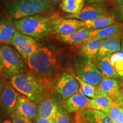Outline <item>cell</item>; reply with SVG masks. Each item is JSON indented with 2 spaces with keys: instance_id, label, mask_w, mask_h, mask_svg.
Wrapping results in <instances>:
<instances>
[{
  "instance_id": "cell-3",
  "label": "cell",
  "mask_w": 123,
  "mask_h": 123,
  "mask_svg": "<svg viewBox=\"0 0 123 123\" xmlns=\"http://www.w3.org/2000/svg\"><path fill=\"white\" fill-rule=\"evenodd\" d=\"M26 61L33 74L42 81V79L53 73L56 64V55L48 47L40 46Z\"/></svg>"
},
{
  "instance_id": "cell-31",
  "label": "cell",
  "mask_w": 123,
  "mask_h": 123,
  "mask_svg": "<svg viewBox=\"0 0 123 123\" xmlns=\"http://www.w3.org/2000/svg\"><path fill=\"white\" fill-rule=\"evenodd\" d=\"M112 100L118 105H123V88L121 89L117 96Z\"/></svg>"
},
{
  "instance_id": "cell-23",
  "label": "cell",
  "mask_w": 123,
  "mask_h": 123,
  "mask_svg": "<svg viewBox=\"0 0 123 123\" xmlns=\"http://www.w3.org/2000/svg\"><path fill=\"white\" fill-rule=\"evenodd\" d=\"M17 30L10 19L4 18L0 21V43L10 44Z\"/></svg>"
},
{
  "instance_id": "cell-35",
  "label": "cell",
  "mask_w": 123,
  "mask_h": 123,
  "mask_svg": "<svg viewBox=\"0 0 123 123\" xmlns=\"http://www.w3.org/2000/svg\"><path fill=\"white\" fill-rule=\"evenodd\" d=\"M118 12H119L120 17L121 19H123V2L120 5H119Z\"/></svg>"
},
{
  "instance_id": "cell-38",
  "label": "cell",
  "mask_w": 123,
  "mask_h": 123,
  "mask_svg": "<svg viewBox=\"0 0 123 123\" xmlns=\"http://www.w3.org/2000/svg\"><path fill=\"white\" fill-rule=\"evenodd\" d=\"M121 51L123 52V32L121 34Z\"/></svg>"
},
{
  "instance_id": "cell-9",
  "label": "cell",
  "mask_w": 123,
  "mask_h": 123,
  "mask_svg": "<svg viewBox=\"0 0 123 123\" xmlns=\"http://www.w3.org/2000/svg\"><path fill=\"white\" fill-rule=\"evenodd\" d=\"M52 31L56 35L71 34L81 26V21L74 18H64L53 16L51 18Z\"/></svg>"
},
{
  "instance_id": "cell-13",
  "label": "cell",
  "mask_w": 123,
  "mask_h": 123,
  "mask_svg": "<svg viewBox=\"0 0 123 123\" xmlns=\"http://www.w3.org/2000/svg\"><path fill=\"white\" fill-rule=\"evenodd\" d=\"M64 109L68 113L91 109V99L80 92H78L66 100Z\"/></svg>"
},
{
  "instance_id": "cell-28",
  "label": "cell",
  "mask_w": 123,
  "mask_h": 123,
  "mask_svg": "<svg viewBox=\"0 0 123 123\" xmlns=\"http://www.w3.org/2000/svg\"><path fill=\"white\" fill-rule=\"evenodd\" d=\"M115 123H123V114L117 104L112 101L111 105L107 113Z\"/></svg>"
},
{
  "instance_id": "cell-33",
  "label": "cell",
  "mask_w": 123,
  "mask_h": 123,
  "mask_svg": "<svg viewBox=\"0 0 123 123\" xmlns=\"http://www.w3.org/2000/svg\"><path fill=\"white\" fill-rule=\"evenodd\" d=\"M0 123H13L10 115H2L0 116Z\"/></svg>"
},
{
  "instance_id": "cell-25",
  "label": "cell",
  "mask_w": 123,
  "mask_h": 123,
  "mask_svg": "<svg viewBox=\"0 0 123 123\" xmlns=\"http://www.w3.org/2000/svg\"><path fill=\"white\" fill-rule=\"evenodd\" d=\"M84 0H62L60 7L68 14H77L83 8Z\"/></svg>"
},
{
  "instance_id": "cell-12",
  "label": "cell",
  "mask_w": 123,
  "mask_h": 123,
  "mask_svg": "<svg viewBox=\"0 0 123 123\" xmlns=\"http://www.w3.org/2000/svg\"><path fill=\"white\" fill-rule=\"evenodd\" d=\"M110 15L105 9L97 6H88L83 8L77 14H68L65 16L66 18H74L81 21L96 19L101 17Z\"/></svg>"
},
{
  "instance_id": "cell-8",
  "label": "cell",
  "mask_w": 123,
  "mask_h": 123,
  "mask_svg": "<svg viewBox=\"0 0 123 123\" xmlns=\"http://www.w3.org/2000/svg\"><path fill=\"white\" fill-rule=\"evenodd\" d=\"M10 82L6 81L3 92L0 96V114L10 115L14 111L19 95Z\"/></svg>"
},
{
  "instance_id": "cell-19",
  "label": "cell",
  "mask_w": 123,
  "mask_h": 123,
  "mask_svg": "<svg viewBox=\"0 0 123 123\" xmlns=\"http://www.w3.org/2000/svg\"><path fill=\"white\" fill-rule=\"evenodd\" d=\"M58 110L56 104L50 99H43L38 103L37 116L55 120Z\"/></svg>"
},
{
  "instance_id": "cell-5",
  "label": "cell",
  "mask_w": 123,
  "mask_h": 123,
  "mask_svg": "<svg viewBox=\"0 0 123 123\" xmlns=\"http://www.w3.org/2000/svg\"><path fill=\"white\" fill-rule=\"evenodd\" d=\"M6 5L7 13L15 19L39 14L51 7L47 0H10Z\"/></svg>"
},
{
  "instance_id": "cell-4",
  "label": "cell",
  "mask_w": 123,
  "mask_h": 123,
  "mask_svg": "<svg viewBox=\"0 0 123 123\" xmlns=\"http://www.w3.org/2000/svg\"><path fill=\"white\" fill-rule=\"evenodd\" d=\"M16 49L7 44L0 43V71L5 78L26 73L27 66Z\"/></svg>"
},
{
  "instance_id": "cell-26",
  "label": "cell",
  "mask_w": 123,
  "mask_h": 123,
  "mask_svg": "<svg viewBox=\"0 0 123 123\" xmlns=\"http://www.w3.org/2000/svg\"><path fill=\"white\" fill-rule=\"evenodd\" d=\"M110 61L115 71L119 76H123V52L122 51L111 55Z\"/></svg>"
},
{
  "instance_id": "cell-37",
  "label": "cell",
  "mask_w": 123,
  "mask_h": 123,
  "mask_svg": "<svg viewBox=\"0 0 123 123\" xmlns=\"http://www.w3.org/2000/svg\"><path fill=\"white\" fill-rule=\"evenodd\" d=\"M113 1L117 5H120L123 2V0H113Z\"/></svg>"
},
{
  "instance_id": "cell-24",
  "label": "cell",
  "mask_w": 123,
  "mask_h": 123,
  "mask_svg": "<svg viewBox=\"0 0 123 123\" xmlns=\"http://www.w3.org/2000/svg\"><path fill=\"white\" fill-rule=\"evenodd\" d=\"M116 22L115 17L107 15L96 19L81 21V26L86 27L92 29H99L108 26Z\"/></svg>"
},
{
  "instance_id": "cell-11",
  "label": "cell",
  "mask_w": 123,
  "mask_h": 123,
  "mask_svg": "<svg viewBox=\"0 0 123 123\" xmlns=\"http://www.w3.org/2000/svg\"><path fill=\"white\" fill-rule=\"evenodd\" d=\"M74 123H115L107 113L93 109L76 112Z\"/></svg>"
},
{
  "instance_id": "cell-27",
  "label": "cell",
  "mask_w": 123,
  "mask_h": 123,
  "mask_svg": "<svg viewBox=\"0 0 123 123\" xmlns=\"http://www.w3.org/2000/svg\"><path fill=\"white\" fill-rule=\"evenodd\" d=\"M73 76H74V78L77 80V81H78L79 84V92L84 95L87 98L92 99L95 96V91H96V86L91 85V84L83 81L76 75H74Z\"/></svg>"
},
{
  "instance_id": "cell-40",
  "label": "cell",
  "mask_w": 123,
  "mask_h": 123,
  "mask_svg": "<svg viewBox=\"0 0 123 123\" xmlns=\"http://www.w3.org/2000/svg\"><path fill=\"white\" fill-rule=\"evenodd\" d=\"M119 107L120 108V109L121 111L122 112V113L123 114V105H119Z\"/></svg>"
},
{
  "instance_id": "cell-10",
  "label": "cell",
  "mask_w": 123,
  "mask_h": 123,
  "mask_svg": "<svg viewBox=\"0 0 123 123\" xmlns=\"http://www.w3.org/2000/svg\"><path fill=\"white\" fill-rule=\"evenodd\" d=\"M79 84L73 75L63 73L58 79L55 90L63 99L67 100L78 93Z\"/></svg>"
},
{
  "instance_id": "cell-34",
  "label": "cell",
  "mask_w": 123,
  "mask_h": 123,
  "mask_svg": "<svg viewBox=\"0 0 123 123\" xmlns=\"http://www.w3.org/2000/svg\"><path fill=\"white\" fill-rule=\"evenodd\" d=\"M6 78H4V77H0V96H1V94H2L3 90H4Z\"/></svg>"
},
{
  "instance_id": "cell-16",
  "label": "cell",
  "mask_w": 123,
  "mask_h": 123,
  "mask_svg": "<svg viewBox=\"0 0 123 123\" xmlns=\"http://www.w3.org/2000/svg\"><path fill=\"white\" fill-rule=\"evenodd\" d=\"M123 32V24L120 22L99 29H93L90 32V38L104 39L115 35H120Z\"/></svg>"
},
{
  "instance_id": "cell-32",
  "label": "cell",
  "mask_w": 123,
  "mask_h": 123,
  "mask_svg": "<svg viewBox=\"0 0 123 123\" xmlns=\"http://www.w3.org/2000/svg\"><path fill=\"white\" fill-rule=\"evenodd\" d=\"M34 123H55V121L54 120H50L37 116L35 119Z\"/></svg>"
},
{
  "instance_id": "cell-17",
  "label": "cell",
  "mask_w": 123,
  "mask_h": 123,
  "mask_svg": "<svg viewBox=\"0 0 123 123\" xmlns=\"http://www.w3.org/2000/svg\"><path fill=\"white\" fill-rule=\"evenodd\" d=\"M92 61L102 75V78H117L119 75L113 70L110 61V56H100L97 55Z\"/></svg>"
},
{
  "instance_id": "cell-39",
  "label": "cell",
  "mask_w": 123,
  "mask_h": 123,
  "mask_svg": "<svg viewBox=\"0 0 123 123\" xmlns=\"http://www.w3.org/2000/svg\"><path fill=\"white\" fill-rule=\"evenodd\" d=\"M47 1L50 2H58V1H61V0H47Z\"/></svg>"
},
{
  "instance_id": "cell-20",
  "label": "cell",
  "mask_w": 123,
  "mask_h": 123,
  "mask_svg": "<svg viewBox=\"0 0 123 123\" xmlns=\"http://www.w3.org/2000/svg\"><path fill=\"white\" fill-rule=\"evenodd\" d=\"M112 101L111 97L101 92L96 87L95 96L91 99V109L107 113L110 110Z\"/></svg>"
},
{
  "instance_id": "cell-14",
  "label": "cell",
  "mask_w": 123,
  "mask_h": 123,
  "mask_svg": "<svg viewBox=\"0 0 123 123\" xmlns=\"http://www.w3.org/2000/svg\"><path fill=\"white\" fill-rule=\"evenodd\" d=\"M14 111L31 121L37 116V105L27 97L18 96L17 104Z\"/></svg>"
},
{
  "instance_id": "cell-36",
  "label": "cell",
  "mask_w": 123,
  "mask_h": 123,
  "mask_svg": "<svg viewBox=\"0 0 123 123\" xmlns=\"http://www.w3.org/2000/svg\"><path fill=\"white\" fill-rule=\"evenodd\" d=\"M87 1L91 3H97L102 2V1H104V0H87Z\"/></svg>"
},
{
  "instance_id": "cell-6",
  "label": "cell",
  "mask_w": 123,
  "mask_h": 123,
  "mask_svg": "<svg viewBox=\"0 0 123 123\" xmlns=\"http://www.w3.org/2000/svg\"><path fill=\"white\" fill-rule=\"evenodd\" d=\"M76 76L83 81L94 86H98L102 79V75L92 59L86 58L77 64L75 68Z\"/></svg>"
},
{
  "instance_id": "cell-15",
  "label": "cell",
  "mask_w": 123,
  "mask_h": 123,
  "mask_svg": "<svg viewBox=\"0 0 123 123\" xmlns=\"http://www.w3.org/2000/svg\"><path fill=\"white\" fill-rule=\"evenodd\" d=\"M92 29L82 27L76 31L66 35H56L58 38L66 43L70 44H79L90 38V32Z\"/></svg>"
},
{
  "instance_id": "cell-22",
  "label": "cell",
  "mask_w": 123,
  "mask_h": 123,
  "mask_svg": "<svg viewBox=\"0 0 123 123\" xmlns=\"http://www.w3.org/2000/svg\"><path fill=\"white\" fill-rule=\"evenodd\" d=\"M103 39L96 38H90L81 43V53L86 58L92 59L98 55Z\"/></svg>"
},
{
  "instance_id": "cell-29",
  "label": "cell",
  "mask_w": 123,
  "mask_h": 123,
  "mask_svg": "<svg viewBox=\"0 0 123 123\" xmlns=\"http://www.w3.org/2000/svg\"><path fill=\"white\" fill-rule=\"evenodd\" d=\"M55 123H72L68 112L63 108H58L57 114L55 118Z\"/></svg>"
},
{
  "instance_id": "cell-21",
  "label": "cell",
  "mask_w": 123,
  "mask_h": 123,
  "mask_svg": "<svg viewBox=\"0 0 123 123\" xmlns=\"http://www.w3.org/2000/svg\"><path fill=\"white\" fill-rule=\"evenodd\" d=\"M97 87L101 92L111 97L112 99L117 96L121 90L119 82L114 78H102Z\"/></svg>"
},
{
  "instance_id": "cell-7",
  "label": "cell",
  "mask_w": 123,
  "mask_h": 123,
  "mask_svg": "<svg viewBox=\"0 0 123 123\" xmlns=\"http://www.w3.org/2000/svg\"><path fill=\"white\" fill-rule=\"evenodd\" d=\"M10 44L14 47L25 61L40 47L34 38L23 34L17 30L15 31Z\"/></svg>"
},
{
  "instance_id": "cell-18",
  "label": "cell",
  "mask_w": 123,
  "mask_h": 123,
  "mask_svg": "<svg viewBox=\"0 0 123 123\" xmlns=\"http://www.w3.org/2000/svg\"><path fill=\"white\" fill-rule=\"evenodd\" d=\"M121 35H115L103 39L101 46L98 55L111 56L112 54L120 51L121 49Z\"/></svg>"
},
{
  "instance_id": "cell-2",
  "label": "cell",
  "mask_w": 123,
  "mask_h": 123,
  "mask_svg": "<svg viewBox=\"0 0 123 123\" xmlns=\"http://www.w3.org/2000/svg\"><path fill=\"white\" fill-rule=\"evenodd\" d=\"M51 17L36 14L15 19L13 21L15 29L24 35L34 39H41L52 31Z\"/></svg>"
},
{
  "instance_id": "cell-30",
  "label": "cell",
  "mask_w": 123,
  "mask_h": 123,
  "mask_svg": "<svg viewBox=\"0 0 123 123\" xmlns=\"http://www.w3.org/2000/svg\"><path fill=\"white\" fill-rule=\"evenodd\" d=\"M13 123H32L31 121L14 111L10 115Z\"/></svg>"
},
{
  "instance_id": "cell-41",
  "label": "cell",
  "mask_w": 123,
  "mask_h": 123,
  "mask_svg": "<svg viewBox=\"0 0 123 123\" xmlns=\"http://www.w3.org/2000/svg\"><path fill=\"white\" fill-rule=\"evenodd\" d=\"M2 74H1V71H0V77H2ZM3 77V76H2Z\"/></svg>"
},
{
  "instance_id": "cell-1",
  "label": "cell",
  "mask_w": 123,
  "mask_h": 123,
  "mask_svg": "<svg viewBox=\"0 0 123 123\" xmlns=\"http://www.w3.org/2000/svg\"><path fill=\"white\" fill-rule=\"evenodd\" d=\"M9 82L15 90L35 103L44 99L43 83L33 73L13 75L9 78Z\"/></svg>"
},
{
  "instance_id": "cell-42",
  "label": "cell",
  "mask_w": 123,
  "mask_h": 123,
  "mask_svg": "<svg viewBox=\"0 0 123 123\" xmlns=\"http://www.w3.org/2000/svg\"><path fill=\"white\" fill-rule=\"evenodd\" d=\"M1 17H0V21H1Z\"/></svg>"
}]
</instances>
